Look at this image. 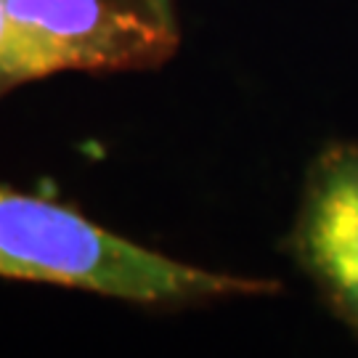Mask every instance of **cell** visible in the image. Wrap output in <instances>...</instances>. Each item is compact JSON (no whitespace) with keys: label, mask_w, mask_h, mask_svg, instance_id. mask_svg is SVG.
<instances>
[{"label":"cell","mask_w":358,"mask_h":358,"mask_svg":"<svg viewBox=\"0 0 358 358\" xmlns=\"http://www.w3.org/2000/svg\"><path fill=\"white\" fill-rule=\"evenodd\" d=\"M287 244L329 310L358 332V143H332L313 159Z\"/></svg>","instance_id":"3"},{"label":"cell","mask_w":358,"mask_h":358,"mask_svg":"<svg viewBox=\"0 0 358 358\" xmlns=\"http://www.w3.org/2000/svg\"><path fill=\"white\" fill-rule=\"evenodd\" d=\"M178 51V22L149 0H8L0 96L64 72H146Z\"/></svg>","instance_id":"2"},{"label":"cell","mask_w":358,"mask_h":358,"mask_svg":"<svg viewBox=\"0 0 358 358\" xmlns=\"http://www.w3.org/2000/svg\"><path fill=\"white\" fill-rule=\"evenodd\" d=\"M154 8L159 13H165V16H176V3L173 0H149Z\"/></svg>","instance_id":"4"},{"label":"cell","mask_w":358,"mask_h":358,"mask_svg":"<svg viewBox=\"0 0 358 358\" xmlns=\"http://www.w3.org/2000/svg\"><path fill=\"white\" fill-rule=\"evenodd\" d=\"M0 279L51 284L143 308L276 294L279 282L199 268L96 223L77 207L0 183Z\"/></svg>","instance_id":"1"},{"label":"cell","mask_w":358,"mask_h":358,"mask_svg":"<svg viewBox=\"0 0 358 358\" xmlns=\"http://www.w3.org/2000/svg\"><path fill=\"white\" fill-rule=\"evenodd\" d=\"M6 3L8 0H0V35H3V22H6Z\"/></svg>","instance_id":"5"}]
</instances>
